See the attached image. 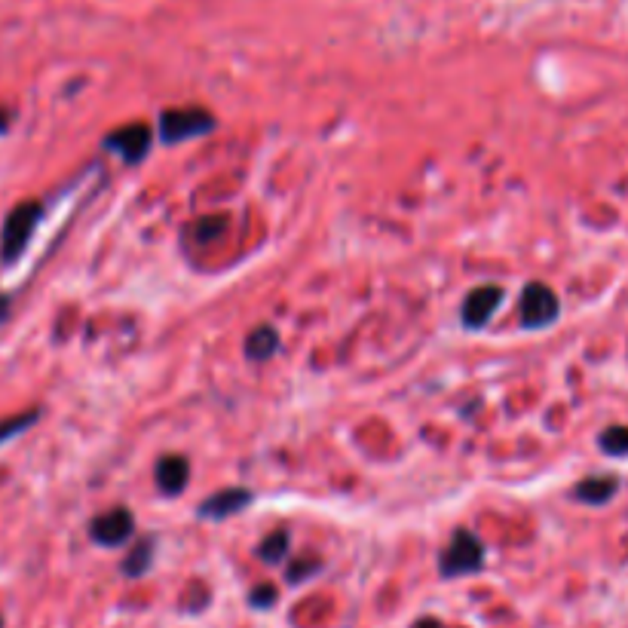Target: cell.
<instances>
[{
  "mask_svg": "<svg viewBox=\"0 0 628 628\" xmlns=\"http://www.w3.org/2000/svg\"><path fill=\"white\" fill-rule=\"evenodd\" d=\"M252 503V494L243 491V488H227V491H218L212 494L209 500L200 503V518H212V521H224L236 512H243L246 506Z\"/></svg>",
  "mask_w": 628,
  "mask_h": 628,
  "instance_id": "ba28073f",
  "label": "cell"
},
{
  "mask_svg": "<svg viewBox=\"0 0 628 628\" xmlns=\"http://www.w3.org/2000/svg\"><path fill=\"white\" fill-rule=\"evenodd\" d=\"M132 530H135L132 512L123 509V506H114V509H108V512H102V515H95V518H92V524H89V537H92L95 543H99V546L114 549V546H123V543L132 537Z\"/></svg>",
  "mask_w": 628,
  "mask_h": 628,
  "instance_id": "52a82bcc",
  "label": "cell"
},
{
  "mask_svg": "<svg viewBox=\"0 0 628 628\" xmlns=\"http://www.w3.org/2000/svg\"><path fill=\"white\" fill-rule=\"evenodd\" d=\"M319 570V561H313V558H301V561H295L292 567H288V583H304L307 576H313Z\"/></svg>",
  "mask_w": 628,
  "mask_h": 628,
  "instance_id": "e0dca14e",
  "label": "cell"
},
{
  "mask_svg": "<svg viewBox=\"0 0 628 628\" xmlns=\"http://www.w3.org/2000/svg\"><path fill=\"white\" fill-rule=\"evenodd\" d=\"M0 625H4V622H0Z\"/></svg>",
  "mask_w": 628,
  "mask_h": 628,
  "instance_id": "44dd1931",
  "label": "cell"
},
{
  "mask_svg": "<svg viewBox=\"0 0 628 628\" xmlns=\"http://www.w3.org/2000/svg\"><path fill=\"white\" fill-rule=\"evenodd\" d=\"M619 491V478L616 475H592V478H583L576 485V500H583L589 506H604L616 497Z\"/></svg>",
  "mask_w": 628,
  "mask_h": 628,
  "instance_id": "30bf717a",
  "label": "cell"
},
{
  "mask_svg": "<svg viewBox=\"0 0 628 628\" xmlns=\"http://www.w3.org/2000/svg\"><path fill=\"white\" fill-rule=\"evenodd\" d=\"M485 567V546L472 534V530H454V537L448 543V549L442 552V576L454 579V576H466Z\"/></svg>",
  "mask_w": 628,
  "mask_h": 628,
  "instance_id": "3957f363",
  "label": "cell"
},
{
  "mask_svg": "<svg viewBox=\"0 0 628 628\" xmlns=\"http://www.w3.org/2000/svg\"><path fill=\"white\" fill-rule=\"evenodd\" d=\"M7 307H10V298H4V295H0V322L7 319Z\"/></svg>",
  "mask_w": 628,
  "mask_h": 628,
  "instance_id": "ffe728a7",
  "label": "cell"
},
{
  "mask_svg": "<svg viewBox=\"0 0 628 628\" xmlns=\"http://www.w3.org/2000/svg\"><path fill=\"white\" fill-rule=\"evenodd\" d=\"M40 218H43V206L37 200H25L7 215L4 227H0V264L13 267L25 255Z\"/></svg>",
  "mask_w": 628,
  "mask_h": 628,
  "instance_id": "6da1fadb",
  "label": "cell"
},
{
  "mask_svg": "<svg viewBox=\"0 0 628 628\" xmlns=\"http://www.w3.org/2000/svg\"><path fill=\"white\" fill-rule=\"evenodd\" d=\"M37 420H40V411L37 408L22 411V414H13V417H4V420H0V445H7L10 439L22 436V432L31 429Z\"/></svg>",
  "mask_w": 628,
  "mask_h": 628,
  "instance_id": "5bb4252c",
  "label": "cell"
},
{
  "mask_svg": "<svg viewBox=\"0 0 628 628\" xmlns=\"http://www.w3.org/2000/svg\"><path fill=\"white\" fill-rule=\"evenodd\" d=\"M276 350H279V334L270 325H261L246 337V356L252 362H267Z\"/></svg>",
  "mask_w": 628,
  "mask_h": 628,
  "instance_id": "8fae6325",
  "label": "cell"
},
{
  "mask_svg": "<svg viewBox=\"0 0 628 628\" xmlns=\"http://www.w3.org/2000/svg\"><path fill=\"white\" fill-rule=\"evenodd\" d=\"M561 313V301L546 282H527L521 292V325L549 328Z\"/></svg>",
  "mask_w": 628,
  "mask_h": 628,
  "instance_id": "277c9868",
  "label": "cell"
},
{
  "mask_svg": "<svg viewBox=\"0 0 628 628\" xmlns=\"http://www.w3.org/2000/svg\"><path fill=\"white\" fill-rule=\"evenodd\" d=\"M288 546H292L288 534H285V530H276V534H270V537L258 546V558L267 561V564H279V561L288 555Z\"/></svg>",
  "mask_w": 628,
  "mask_h": 628,
  "instance_id": "2e32d148",
  "label": "cell"
},
{
  "mask_svg": "<svg viewBox=\"0 0 628 628\" xmlns=\"http://www.w3.org/2000/svg\"><path fill=\"white\" fill-rule=\"evenodd\" d=\"M215 126H218L215 117L203 108H172V111H163V117H160V141L181 144L190 138L209 135Z\"/></svg>",
  "mask_w": 628,
  "mask_h": 628,
  "instance_id": "7a4b0ae2",
  "label": "cell"
},
{
  "mask_svg": "<svg viewBox=\"0 0 628 628\" xmlns=\"http://www.w3.org/2000/svg\"><path fill=\"white\" fill-rule=\"evenodd\" d=\"M187 478H190V463L181 454L160 457V463H157V485H160L163 494L178 497L187 488Z\"/></svg>",
  "mask_w": 628,
  "mask_h": 628,
  "instance_id": "9c48e42d",
  "label": "cell"
},
{
  "mask_svg": "<svg viewBox=\"0 0 628 628\" xmlns=\"http://www.w3.org/2000/svg\"><path fill=\"white\" fill-rule=\"evenodd\" d=\"M503 298H506V292H503L500 285H494V282H488V285H475L472 292L466 295L463 307H460L463 325H466V328H485V325L494 319V313L500 310Z\"/></svg>",
  "mask_w": 628,
  "mask_h": 628,
  "instance_id": "8992f818",
  "label": "cell"
},
{
  "mask_svg": "<svg viewBox=\"0 0 628 628\" xmlns=\"http://www.w3.org/2000/svg\"><path fill=\"white\" fill-rule=\"evenodd\" d=\"M227 227H230V215L227 212H215V215H203L200 221H193L190 233H193V239H197L200 246H209V243H215L218 236L227 233Z\"/></svg>",
  "mask_w": 628,
  "mask_h": 628,
  "instance_id": "7c38bea8",
  "label": "cell"
},
{
  "mask_svg": "<svg viewBox=\"0 0 628 628\" xmlns=\"http://www.w3.org/2000/svg\"><path fill=\"white\" fill-rule=\"evenodd\" d=\"M151 138L154 135H151L148 123H126V126L105 135V148L117 151L129 166H135L151 154Z\"/></svg>",
  "mask_w": 628,
  "mask_h": 628,
  "instance_id": "5b68a950",
  "label": "cell"
},
{
  "mask_svg": "<svg viewBox=\"0 0 628 628\" xmlns=\"http://www.w3.org/2000/svg\"><path fill=\"white\" fill-rule=\"evenodd\" d=\"M411 628H442V625H439L436 619H420V622H414Z\"/></svg>",
  "mask_w": 628,
  "mask_h": 628,
  "instance_id": "d6986e66",
  "label": "cell"
},
{
  "mask_svg": "<svg viewBox=\"0 0 628 628\" xmlns=\"http://www.w3.org/2000/svg\"><path fill=\"white\" fill-rule=\"evenodd\" d=\"M252 607H258V610H264V607H273L276 604V589L273 586H258V589H252Z\"/></svg>",
  "mask_w": 628,
  "mask_h": 628,
  "instance_id": "ac0fdd59",
  "label": "cell"
},
{
  "mask_svg": "<svg viewBox=\"0 0 628 628\" xmlns=\"http://www.w3.org/2000/svg\"><path fill=\"white\" fill-rule=\"evenodd\" d=\"M154 549H157V543H154V540H141V543L129 552V558L123 561V573H126L129 579L148 573V570H151V564H154Z\"/></svg>",
  "mask_w": 628,
  "mask_h": 628,
  "instance_id": "4fadbf2b",
  "label": "cell"
},
{
  "mask_svg": "<svg viewBox=\"0 0 628 628\" xmlns=\"http://www.w3.org/2000/svg\"><path fill=\"white\" fill-rule=\"evenodd\" d=\"M601 451L610 457H628V426H607L601 432Z\"/></svg>",
  "mask_w": 628,
  "mask_h": 628,
  "instance_id": "9a60e30c",
  "label": "cell"
}]
</instances>
